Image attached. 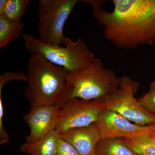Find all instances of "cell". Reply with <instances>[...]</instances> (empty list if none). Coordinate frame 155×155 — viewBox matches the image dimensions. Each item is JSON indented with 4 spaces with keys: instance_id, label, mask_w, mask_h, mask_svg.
<instances>
[{
    "instance_id": "6da1fadb",
    "label": "cell",
    "mask_w": 155,
    "mask_h": 155,
    "mask_svg": "<svg viewBox=\"0 0 155 155\" xmlns=\"http://www.w3.org/2000/svg\"><path fill=\"white\" fill-rule=\"evenodd\" d=\"M82 2L92 7L105 37L117 47L134 49L155 43V0H113L111 11L103 8V1Z\"/></svg>"
},
{
    "instance_id": "7a4b0ae2",
    "label": "cell",
    "mask_w": 155,
    "mask_h": 155,
    "mask_svg": "<svg viewBox=\"0 0 155 155\" xmlns=\"http://www.w3.org/2000/svg\"><path fill=\"white\" fill-rule=\"evenodd\" d=\"M120 83V78L113 70L105 68L100 59L96 58L87 67L69 72L55 105L60 109L73 99H101L116 91Z\"/></svg>"
},
{
    "instance_id": "3957f363",
    "label": "cell",
    "mask_w": 155,
    "mask_h": 155,
    "mask_svg": "<svg viewBox=\"0 0 155 155\" xmlns=\"http://www.w3.org/2000/svg\"><path fill=\"white\" fill-rule=\"evenodd\" d=\"M25 96L31 107L56 105L69 72L40 55H31L27 68Z\"/></svg>"
},
{
    "instance_id": "277c9868",
    "label": "cell",
    "mask_w": 155,
    "mask_h": 155,
    "mask_svg": "<svg viewBox=\"0 0 155 155\" xmlns=\"http://www.w3.org/2000/svg\"><path fill=\"white\" fill-rule=\"evenodd\" d=\"M25 48L31 54L40 55L56 66L69 72L79 70L88 66L95 59L83 40L75 41L65 38V47L45 44L39 39L29 34L22 35Z\"/></svg>"
},
{
    "instance_id": "5b68a950",
    "label": "cell",
    "mask_w": 155,
    "mask_h": 155,
    "mask_svg": "<svg viewBox=\"0 0 155 155\" xmlns=\"http://www.w3.org/2000/svg\"><path fill=\"white\" fill-rule=\"evenodd\" d=\"M79 0H40L38 28L40 40L45 44L64 43V26Z\"/></svg>"
},
{
    "instance_id": "8992f818",
    "label": "cell",
    "mask_w": 155,
    "mask_h": 155,
    "mask_svg": "<svg viewBox=\"0 0 155 155\" xmlns=\"http://www.w3.org/2000/svg\"><path fill=\"white\" fill-rule=\"evenodd\" d=\"M140 84L126 75L120 77L119 88L101 99L105 109L118 113L141 126L155 125V116L147 110L136 99Z\"/></svg>"
},
{
    "instance_id": "52a82bcc",
    "label": "cell",
    "mask_w": 155,
    "mask_h": 155,
    "mask_svg": "<svg viewBox=\"0 0 155 155\" xmlns=\"http://www.w3.org/2000/svg\"><path fill=\"white\" fill-rule=\"evenodd\" d=\"M105 109L101 99L92 101L73 99L60 109L55 130L59 134L96 122Z\"/></svg>"
},
{
    "instance_id": "ba28073f",
    "label": "cell",
    "mask_w": 155,
    "mask_h": 155,
    "mask_svg": "<svg viewBox=\"0 0 155 155\" xmlns=\"http://www.w3.org/2000/svg\"><path fill=\"white\" fill-rule=\"evenodd\" d=\"M96 124L101 139L131 138L155 134V125H137L118 113L108 109L102 112Z\"/></svg>"
},
{
    "instance_id": "9c48e42d",
    "label": "cell",
    "mask_w": 155,
    "mask_h": 155,
    "mask_svg": "<svg viewBox=\"0 0 155 155\" xmlns=\"http://www.w3.org/2000/svg\"><path fill=\"white\" fill-rule=\"evenodd\" d=\"M60 109L55 105L31 107L28 114L23 116L30 130L25 137L26 141L40 139L55 130Z\"/></svg>"
},
{
    "instance_id": "30bf717a",
    "label": "cell",
    "mask_w": 155,
    "mask_h": 155,
    "mask_svg": "<svg viewBox=\"0 0 155 155\" xmlns=\"http://www.w3.org/2000/svg\"><path fill=\"white\" fill-rule=\"evenodd\" d=\"M60 136L71 143L81 155H95L96 146L101 139L96 122L85 127L67 130Z\"/></svg>"
},
{
    "instance_id": "8fae6325",
    "label": "cell",
    "mask_w": 155,
    "mask_h": 155,
    "mask_svg": "<svg viewBox=\"0 0 155 155\" xmlns=\"http://www.w3.org/2000/svg\"><path fill=\"white\" fill-rule=\"evenodd\" d=\"M60 134L55 130L35 141H26L19 148L20 151L30 155H57V143Z\"/></svg>"
},
{
    "instance_id": "7c38bea8",
    "label": "cell",
    "mask_w": 155,
    "mask_h": 155,
    "mask_svg": "<svg viewBox=\"0 0 155 155\" xmlns=\"http://www.w3.org/2000/svg\"><path fill=\"white\" fill-rule=\"evenodd\" d=\"M96 155H137L123 138H104L100 140L95 149Z\"/></svg>"
},
{
    "instance_id": "4fadbf2b",
    "label": "cell",
    "mask_w": 155,
    "mask_h": 155,
    "mask_svg": "<svg viewBox=\"0 0 155 155\" xmlns=\"http://www.w3.org/2000/svg\"><path fill=\"white\" fill-rule=\"evenodd\" d=\"M24 26L21 21H11L0 16V49L5 48L14 39L19 37Z\"/></svg>"
},
{
    "instance_id": "5bb4252c",
    "label": "cell",
    "mask_w": 155,
    "mask_h": 155,
    "mask_svg": "<svg viewBox=\"0 0 155 155\" xmlns=\"http://www.w3.org/2000/svg\"><path fill=\"white\" fill-rule=\"evenodd\" d=\"M137 155H155V137L153 135L123 138Z\"/></svg>"
},
{
    "instance_id": "9a60e30c",
    "label": "cell",
    "mask_w": 155,
    "mask_h": 155,
    "mask_svg": "<svg viewBox=\"0 0 155 155\" xmlns=\"http://www.w3.org/2000/svg\"><path fill=\"white\" fill-rule=\"evenodd\" d=\"M29 3V0H8L0 16L11 21L20 22L25 15Z\"/></svg>"
},
{
    "instance_id": "2e32d148",
    "label": "cell",
    "mask_w": 155,
    "mask_h": 155,
    "mask_svg": "<svg viewBox=\"0 0 155 155\" xmlns=\"http://www.w3.org/2000/svg\"><path fill=\"white\" fill-rule=\"evenodd\" d=\"M137 101L147 110L155 115V80L150 84L148 92Z\"/></svg>"
},
{
    "instance_id": "e0dca14e",
    "label": "cell",
    "mask_w": 155,
    "mask_h": 155,
    "mask_svg": "<svg viewBox=\"0 0 155 155\" xmlns=\"http://www.w3.org/2000/svg\"><path fill=\"white\" fill-rule=\"evenodd\" d=\"M57 152L60 155H81L71 143L61 138L60 136L57 143Z\"/></svg>"
},
{
    "instance_id": "ac0fdd59",
    "label": "cell",
    "mask_w": 155,
    "mask_h": 155,
    "mask_svg": "<svg viewBox=\"0 0 155 155\" xmlns=\"http://www.w3.org/2000/svg\"><path fill=\"white\" fill-rule=\"evenodd\" d=\"M14 80H20L27 81L26 75L21 72H6L0 76V90H2L3 86L7 82Z\"/></svg>"
},
{
    "instance_id": "d6986e66",
    "label": "cell",
    "mask_w": 155,
    "mask_h": 155,
    "mask_svg": "<svg viewBox=\"0 0 155 155\" xmlns=\"http://www.w3.org/2000/svg\"><path fill=\"white\" fill-rule=\"evenodd\" d=\"M4 108L2 98L0 96V144L4 145L8 143L10 140V137L8 133L6 131L3 124Z\"/></svg>"
},
{
    "instance_id": "ffe728a7",
    "label": "cell",
    "mask_w": 155,
    "mask_h": 155,
    "mask_svg": "<svg viewBox=\"0 0 155 155\" xmlns=\"http://www.w3.org/2000/svg\"><path fill=\"white\" fill-rule=\"evenodd\" d=\"M8 0H1L0 1V14L2 13L5 7Z\"/></svg>"
},
{
    "instance_id": "44dd1931",
    "label": "cell",
    "mask_w": 155,
    "mask_h": 155,
    "mask_svg": "<svg viewBox=\"0 0 155 155\" xmlns=\"http://www.w3.org/2000/svg\"><path fill=\"white\" fill-rule=\"evenodd\" d=\"M153 135V136H154L155 137V134H154V135Z\"/></svg>"
},
{
    "instance_id": "7402d4cb",
    "label": "cell",
    "mask_w": 155,
    "mask_h": 155,
    "mask_svg": "<svg viewBox=\"0 0 155 155\" xmlns=\"http://www.w3.org/2000/svg\"><path fill=\"white\" fill-rule=\"evenodd\" d=\"M57 155H59V154H57Z\"/></svg>"
},
{
    "instance_id": "603a6c76",
    "label": "cell",
    "mask_w": 155,
    "mask_h": 155,
    "mask_svg": "<svg viewBox=\"0 0 155 155\" xmlns=\"http://www.w3.org/2000/svg\"></svg>"
},
{
    "instance_id": "cb8c5ba5",
    "label": "cell",
    "mask_w": 155,
    "mask_h": 155,
    "mask_svg": "<svg viewBox=\"0 0 155 155\" xmlns=\"http://www.w3.org/2000/svg\"></svg>"
}]
</instances>
